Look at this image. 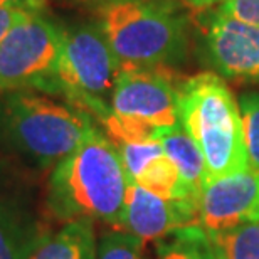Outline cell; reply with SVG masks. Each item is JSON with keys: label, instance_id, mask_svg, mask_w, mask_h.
<instances>
[{"label": "cell", "instance_id": "cell-15", "mask_svg": "<svg viewBox=\"0 0 259 259\" xmlns=\"http://www.w3.org/2000/svg\"><path fill=\"white\" fill-rule=\"evenodd\" d=\"M215 259H259V219L212 239Z\"/></svg>", "mask_w": 259, "mask_h": 259}, {"label": "cell", "instance_id": "cell-2", "mask_svg": "<svg viewBox=\"0 0 259 259\" xmlns=\"http://www.w3.org/2000/svg\"><path fill=\"white\" fill-rule=\"evenodd\" d=\"M121 69L165 67L187 51V17L175 0H111L98 24Z\"/></svg>", "mask_w": 259, "mask_h": 259}, {"label": "cell", "instance_id": "cell-17", "mask_svg": "<svg viewBox=\"0 0 259 259\" xmlns=\"http://www.w3.org/2000/svg\"><path fill=\"white\" fill-rule=\"evenodd\" d=\"M242 121V140L247 162L259 174V93H247L239 100Z\"/></svg>", "mask_w": 259, "mask_h": 259}, {"label": "cell", "instance_id": "cell-20", "mask_svg": "<svg viewBox=\"0 0 259 259\" xmlns=\"http://www.w3.org/2000/svg\"><path fill=\"white\" fill-rule=\"evenodd\" d=\"M32 12H25L20 9H10V7H0V42L7 37V34L15 25L25 20Z\"/></svg>", "mask_w": 259, "mask_h": 259}, {"label": "cell", "instance_id": "cell-1", "mask_svg": "<svg viewBox=\"0 0 259 259\" xmlns=\"http://www.w3.org/2000/svg\"><path fill=\"white\" fill-rule=\"evenodd\" d=\"M130 177L111 140L95 128L74 152L56 165L48 207L63 221H100L123 229Z\"/></svg>", "mask_w": 259, "mask_h": 259}, {"label": "cell", "instance_id": "cell-12", "mask_svg": "<svg viewBox=\"0 0 259 259\" xmlns=\"http://www.w3.org/2000/svg\"><path fill=\"white\" fill-rule=\"evenodd\" d=\"M93 221H71L53 236H44L27 259H96Z\"/></svg>", "mask_w": 259, "mask_h": 259}, {"label": "cell", "instance_id": "cell-22", "mask_svg": "<svg viewBox=\"0 0 259 259\" xmlns=\"http://www.w3.org/2000/svg\"><path fill=\"white\" fill-rule=\"evenodd\" d=\"M182 2H185L187 5H190V7H194V9H207V7H210V5H214V4H219L222 2L224 4L226 0H182Z\"/></svg>", "mask_w": 259, "mask_h": 259}, {"label": "cell", "instance_id": "cell-11", "mask_svg": "<svg viewBox=\"0 0 259 259\" xmlns=\"http://www.w3.org/2000/svg\"><path fill=\"white\" fill-rule=\"evenodd\" d=\"M158 140L165 155L179 170L185 185L200 200L202 189L209 182V175H207L205 160L194 138L185 132L182 125H179L162 132Z\"/></svg>", "mask_w": 259, "mask_h": 259}, {"label": "cell", "instance_id": "cell-16", "mask_svg": "<svg viewBox=\"0 0 259 259\" xmlns=\"http://www.w3.org/2000/svg\"><path fill=\"white\" fill-rule=\"evenodd\" d=\"M96 259H147L145 241L123 229L110 231L98 242Z\"/></svg>", "mask_w": 259, "mask_h": 259}, {"label": "cell", "instance_id": "cell-10", "mask_svg": "<svg viewBox=\"0 0 259 259\" xmlns=\"http://www.w3.org/2000/svg\"><path fill=\"white\" fill-rule=\"evenodd\" d=\"M199 222V205L187 200H168L130 180L125 226L142 241H160L185 226Z\"/></svg>", "mask_w": 259, "mask_h": 259}, {"label": "cell", "instance_id": "cell-5", "mask_svg": "<svg viewBox=\"0 0 259 259\" xmlns=\"http://www.w3.org/2000/svg\"><path fill=\"white\" fill-rule=\"evenodd\" d=\"M120 63L100 25L63 29V44L48 93H63L71 106L98 121L111 113V95Z\"/></svg>", "mask_w": 259, "mask_h": 259}, {"label": "cell", "instance_id": "cell-14", "mask_svg": "<svg viewBox=\"0 0 259 259\" xmlns=\"http://www.w3.org/2000/svg\"><path fill=\"white\" fill-rule=\"evenodd\" d=\"M42 237L12 209L0 204V259H27Z\"/></svg>", "mask_w": 259, "mask_h": 259}, {"label": "cell", "instance_id": "cell-8", "mask_svg": "<svg viewBox=\"0 0 259 259\" xmlns=\"http://www.w3.org/2000/svg\"><path fill=\"white\" fill-rule=\"evenodd\" d=\"M259 219V174L252 167L209 180L199 200V224L210 239Z\"/></svg>", "mask_w": 259, "mask_h": 259}, {"label": "cell", "instance_id": "cell-7", "mask_svg": "<svg viewBox=\"0 0 259 259\" xmlns=\"http://www.w3.org/2000/svg\"><path fill=\"white\" fill-rule=\"evenodd\" d=\"M63 29L32 12L0 42V95L39 88L48 91L58 64Z\"/></svg>", "mask_w": 259, "mask_h": 259}, {"label": "cell", "instance_id": "cell-21", "mask_svg": "<svg viewBox=\"0 0 259 259\" xmlns=\"http://www.w3.org/2000/svg\"><path fill=\"white\" fill-rule=\"evenodd\" d=\"M48 0H0V7L20 9L25 12H40L46 9Z\"/></svg>", "mask_w": 259, "mask_h": 259}, {"label": "cell", "instance_id": "cell-6", "mask_svg": "<svg viewBox=\"0 0 259 259\" xmlns=\"http://www.w3.org/2000/svg\"><path fill=\"white\" fill-rule=\"evenodd\" d=\"M111 143L158 140L180 125L179 86L163 67L121 69L111 95V113L100 121Z\"/></svg>", "mask_w": 259, "mask_h": 259}, {"label": "cell", "instance_id": "cell-9", "mask_svg": "<svg viewBox=\"0 0 259 259\" xmlns=\"http://www.w3.org/2000/svg\"><path fill=\"white\" fill-rule=\"evenodd\" d=\"M205 27L207 56L219 74L259 79V27L219 10L207 17Z\"/></svg>", "mask_w": 259, "mask_h": 259}, {"label": "cell", "instance_id": "cell-18", "mask_svg": "<svg viewBox=\"0 0 259 259\" xmlns=\"http://www.w3.org/2000/svg\"><path fill=\"white\" fill-rule=\"evenodd\" d=\"M120 153V158L130 180H135L150 163L165 153L160 140H148V142H121L113 143Z\"/></svg>", "mask_w": 259, "mask_h": 259}, {"label": "cell", "instance_id": "cell-3", "mask_svg": "<svg viewBox=\"0 0 259 259\" xmlns=\"http://www.w3.org/2000/svg\"><path fill=\"white\" fill-rule=\"evenodd\" d=\"M179 120L202 152L209 180L249 167L239 105L214 72L179 84Z\"/></svg>", "mask_w": 259, "mask_h": 259}, {"label": "cell", "instance_id": "cell-13", "mask_svg": "<svg viewBox=\"0 0 259 259\" xmlns=\"http://www.w3.org/2000/svg\"><path fill=\"white\" fill-rule=\"evenodd\" d=\"M157 259H215V252L209 234L195 222L160 239Z\"/></svg>", "mask_w": 259, "mask_h": 259}, {"label": "cell", "instance_id": "cell-23", "mask_svg": "<svg viewBox=\"0 0 259 259\" xmlns=\"http://www.w3.org/2000/svg\"><path fill=\"white\" fill-rule=\"evenodd\" d=\"M103 2H105V4H106V2H111V0H103Z\"/></svg>", "mask_w": 259, "mask_h": 259}, {"label": "cell", "instance_id": "cell-4", "mask_svg": "<svg viewBox=\"0 0 259 259\" xmlns=\"http://www.w3.org/2000/svg\"><path fill=\"white\" fill-rule=\"evenodd\" d=\"M96 126L88 113L30 91L0 100V135L15 152L39 167H56Z\"/></svg>", "mask_w": 259, "mask_h": 259}, {"label": "cell", "instance_id": "cell-19", "mask_svg": "<svg viewBox=\"0 0 259 259\" xmlns=\"http://www.w3.org/2000/svg\"><path fill=\"white\" fill-rule=\"evenodd\" d=\"M219 12L259 27V0H226Z\"/></svg>", "mask_w": 259, "mask_h": 259}]
</instances>
